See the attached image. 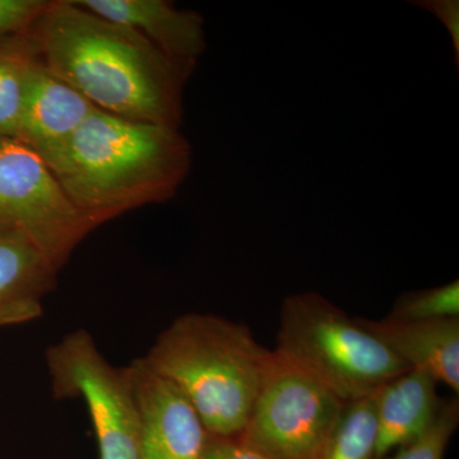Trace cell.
I'll return each mask as SVG.
<instances>
[{
    "mask_svg": "<svg viewBox=\"0 0 459 459\" xmlns=\"http://www.w3.org/2000/svg\"><path fill=\"white\" fill-rule=\"evenodd\" d=\"M192 165L179 129L93 108L50 170L96 228L177 195Z\"/></svg>",
    "mask_w": 459,
    "mask_h": 459,
    "instance_id": "cell-2",
    "label": "cell"
},
{
    "mask_svg": "<svg viewBox=\"0 0 459 459\" xmlns=\"http://www.w3.org/2000/svg\"><path fill=\"white\" fill-rule=\"evenodd\" d=\"M93 108L92 102L56 77L39 57L27 78L14 141L51 168Z\"/></svg>",
    "mask_w": 459,
    "mask_h": 459,
    "instance_id": "cell-9",
    "label": "cell"
},
{
    "mask_svg": "<svg viewBox=\"0 0 459 459\" xmlns=\"http://www.w3.org/2000/svg\"><path fill=\"white\" fill-rule=\"evenodd\" d=\"M386 318L401 322L459 318V281L401 295Z\"/></svg>",
    "mask_w": 459,
    "mask_h": 459,
    "instance_id": "cell-16",
    "label": "cell"
},
{
    "mask_svg": "<svg viewBox=\"0 0 459 459\" xmlns=\"http://www.w3.org/2000/svg\"><path fill=\"white\" fill-rule=\"evenodd\" d=\"M376 443L377 401L373 394L344 403L319 459H374Z\"/></svg>",
    "mask_w": 459,
    "mask_h": 459,
    "instance_id": "cell-15",
    "label": "cell"
},
{
    "mask_svg": "<svg viewBox=\"0 0 459 459\" xmlns=\"http://www.w3.org/2000/svg\"><path fill=\"white\" fill-rule=\"evenodd\" d=\"M56 398H81L89 410L100 459H141L140 424L126 368L107 360L84 329L66 334L47 351Z\"/></svg>",
    "mask_w": 459,
    "mask_h": 459,
    "instance_id": "cell-7",
    "label": "cell"
},
{
    "mask_svg": "<svg viewBox=\"0 0 459 459\" xmlns=\"http://www.w3.org/2000/svg\"><path fill=\"white\" fill-rule=\"evenodd\" d=\"M410 369L459 394V318L401 322L356 318Z\"/></svg>",
    "mask_w": 459,
    "mask_h": 459,
    "instance_id": "cell-11",
    "label": "cell"
},
{
    "mask_svg": "<svg viewBox=\"0 0 459 459\" xmlns=\"http://www.w3.org/2000/svg\"><path fill=\"white\" fill-rule=\"evenodd\" d=\"M49 4L48 0H0V38L29 31Z\"/></svg>",
    "mask_w": 459,
    "mask_h": 459,
    "instance_id": "cell-18",
    "label": "cell"
},
{
    "mask_svg": "<svg viewBox=\"0 0 459 459\" xmlns=\"http://www.w3.org/2000/svg\"><path fill=\"white\" fill-rule=\"evenodd\" d=\"M126 369L137 407L141 459H202L210 434L186 395L143 359Z\"/></svg>",
    "mask_w": 459,
    "mask_h": 459,
    "instance_id": "cell-8",
    "label": "cell"
},
{
    "mask_svg": "<svg viewBox=\"0 0 459 459\" xmlns=\"http://www.w3.org/2000/svg\"><path fill=\"white\" fill-rule=\"evenodd\" d=\"M57 271L31 241L0 232V327L23 325L42 314Z\"/></svg>",
    "mask_w": 459,
    "mask_h": 459,
    "instance_id": "cell-13",
    "label": "cell"
},
{
    "mask_svg": "<svg viewBox=\"0 0 459 459\" xmlns=\"http://www.w3.org/2000/svg\"><path fill=\"white\" fill-rule=\"evenodd\" d=\"M95 229L40 157L0 141V232L26 238L59 272Z\"/></svg>",
    "mask_w": 459,
    "mask_h": 459,
    "instance_id": "cell-6",
    "label": "cell"
},
{
    "mask_svg": "<svg viewBox=\"0 0 459 459\" xmlns=\"http://www.w3.org/2000/svg\"><path fill=\"white\" fill-rule=\"evenodd\" d=\"M274 351L344 403L369 397L410 370L358 319L316 292L285 299Z\"/></svg>",
    "mask_w": 459,
    "mask_h": 459,
    "instance_id": "cell-4",
    "label": "cell"
},
{
    "mask_svg": "<svg viewBox=\"0 0 459 459\" xmlns=\"http://www.w3.org/2000/svg\"><path fill=\"white\" fill-rule=\"evenodd\" d=\"M38 59L29 31L0 38V141L16 140L27 78Z\"/></svg>",
    "mask_w": 459,
    "mask_h": 459,
    "instance_id": "cell-14",
    "label": "cell"
},
{
    "mask_svg": "<svg viewBox=\"0 0 459 459\" xmlns=\"http://www.w3.org/2000/svg\"><path fill=\"white\" fill-rule=\"evenodd\" d=\"M459 424L458 397L443 401L433 424L412 443L398 448L394 457L385 459H444L446 446Z\"/></svg>",
    "mask_w": 459,
    "mask_h": 459,
    "instance_id": "cell-17",
    "label": "cell"
},
{
    "mask_svg": "<svg viewBox=\"0 0 459 459\" xmlns=\"http://www.w3.org/2000/svg\"><path fill=\"white\" fill-rule=\"evenodd\" d=\"M202 459H270L247 446L238 437H219L208 435Z\"/></svg>",
    "mask_w": 459,
    "mask_h": 459,
    "instance_id": "cell-19",
    "label": "cell"
},
{
    "mask_svg": "<svg viewBox=\"0 0 459 459\" xmlns=\"http://www.w3.org/2000/svg\"><path fill=\"white\" fill-rule=\"evenodd\" d=\"M415 7L434 14L448 30L453 49L455 51V65H459V2L458 0H415L410 2Z\"/></svg>",
    "mask_w": 459,
    "mask_h": 459,
    "instance_id": "cell-20",
    "label": "cell"
},
{
    "mask_svg": "<svg viewBox=\"0 0 459 459\" xmlns=\"http://www.w3.org/2000/svg\"><path fill=\"white\" fill-rule=\"evenodd\" d=\"M42 65L96 108L179 129L183 90L197 63L177 62L129 27L56 0L29 30Z\"/></svg>",
    "mask_w": 459,
    "mask_h": 459,
    "instance_id": "cell-1",
    "label": "cell"
},
{
    "mask_svg": "<svg viewBox=\"0 0 459 459\" xmlns=\"http://www.w3.org/2000/svg\"><path fill=\"white\" fill-rule=\"evenodd\" d=\"M437 385L428 374L410 369L377 389L374 459H385L392 449L412 443L430 428L443 403Z\"/></svg>",
    "mask_w": 459,
    "mask_h": 459,
    "instance_id": "cell-12",
    "label": "cell"
},
{
    "mask_svg": "<svg viewBox=\"0 0 459 459\" xmlns=\"http://www.w3.org/2000/svg\"><path fill=\"white\" fill-rule=\"evenodd\" d=\"M273 352L246 428L238 437L270 459H319L344 402Z\"/></svg>",
    "mask_w": 459,
    "mask_h": 459,
    "instance_id": "cell-5",
    "label": "cell"
},
{
    "mask_svg": "<svg viewBox=\"0 0 459 459\" xmlns=\"http://www.w3.org/2000/svg\"><path fill=\"white\" fill-rule=\"evenodd\" d=\"M98 16L129 27L177 62L197 63L207 49L204 17L165 0H74Z\"/></svg>",
    "mask_w": 459,
    "mask_h": 459,
    "instance_id": "cell-10",
    "label": "cell"
},
{
    "mask_svg": "<svg viewBox=\"0 0 459 459\" xmlns=\"http://www.w3.org/2000/svg\"><path fill=\"white\" fill-rule=\"evenodd\" d=\"M273 356L243 323L189 313L142 359L186 395L208 434L232 437L243 433Z\"/></svg>",
    "mask_w": 459,
    "mask_h": 459,
    "instance_id": "cell-3",
    "label": "cell"
}]
</instances>
